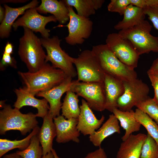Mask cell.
<instances>
[{
    "label": "cell",
    "mask_w": 158,
    "mask_h": 158,
    "mask_svg": "<svg viewBox=\"0 0 158 158\" xmlns=\"http://www.w3.org/2000/svg\"><path fill=\"white\" fill-rule=\"evenodd\" d=\"M18 73L25 85L24 87L34 95L51 89L68 77L62 70L47 63L36 72L18 71Z\"/></svg>",
    "instance_id": "1"
},
{
    "label": "cell",
    "mask_w": 158,
    "mask_h": 158,
    "mask_svg": "<svg viewBox=\"0 0 158 158\" xmlns=\"http://www.w3.org/2000/svg\"><path fill=\"white\" fill-rule=\"evenodd\" d=\"M24 34L20 39L18 54L28 72L37 71L45 63L46 56L40 39L30 29L23 27Z\"/></svg>",
    "instance_id": "2"
},
{
    "label": "cell",
    "mask_w": 158,
    "mask_h": 158,
    "mask_svg": "<svg viewBox=\"0 0 158 158\" xmlns=\"http://www.w3.org/2000/svg\"><path fill=\"white\" fill-rule=\"evenodd\" d=\"M0 106L3 108L0 111V135H4L10 130H16L25 135L38 126L36 114H23L19 110L5 104L4 101H1Z\"/></svg>",
    "instance_id": "3"
},
{
    "label": "cell",
    "mask_w": 158,
    "mask_h": 158,
    "mask_svg": "<svg viewBox=\"0 0 158 158\" xmlns=\"http://www.w3.org/2000/svg\"><path fill=\"white\" fill-rule=\"evenodd\" d=\"M92 50L105 73L123 82L131 81L137 78L134 70L130 69L121 62L106 44L94 46Z\"/></svg>",
    "instance_id": "4"
},
{
    "label": "cell",
    "mask_w": 158,
    "mask_h": 158,
    "mask_svg": "<svg viewBox=\"0 0 158 158\" xmlns=\"http://www.w3.org/2000/svg\"><path fill=\"white\" fill-rule=\"evenodd\" d=\"M152 25L144 20L136 25L118 33L123 38L128 40L140 55L151 51L158 52V37L152 35Z\"/></svg>",
    "instance_id": "5"
},
{
    "label": "cell",
    "mask_w": 158,
    "mask_h": 158,
    "mask_svg": "<svg viewBox=\"0 0 158 158\" xmlns=\"http://www.w3.org/2000/svg\"><path fill=\"white\" fill-rule=\"evenodd\" d=\"M42 47L46 49L45 63L50 61L54 68L63 71L68 76L72 78L77 75L73 66V58L70 56L60 46L61 40L57 36L40 38Z\"/></svg>",
    "instance_id": "6"
},
{
    "label": "cell",
    "mask_w": 158,
    "mask_h": 158,
    "mask_svg": "<svg viewBox=\"0 0 158 158\" xmlns=\"http://www.w3.org/2000/svg\"><path fill=\"white\" fill-rule=\"evenodd\" d=\"M79 81L104 82L105 73L92 50L83 51L76 58H73Z\"/></svg>",
    "instance_id": "7"
},
{
    "label": "cell",
    "mask_w": 158,
    "mask_h": 158,
    "mask_svg": "<svg viewBox=\"0 0 158 158\" xmlns=\"http://www.w3.org/2000/svg\"><path fill=\"white\" fill-rule=\"evenodd\" d=\"M70 90L83 98L92 110H105L106 95L104 82H85L72 80Z\"/></svg>",
    "instance_id": "8"
},
{
    "label": "cell",
    "mask_w": 158,
    "mask_h": 158,
    "mask_svg": "<svg viewBox=\"0 0 158 158\" xmlns=\"http://www.w3.org/2000/svg\"><path fill=\"white\" fill-rule=\"evenodd\" d=\"M69 22L66 25H59L57 27H66L68 34L65 38L66 42L71 45L82 44L85 39L90 36L93 23L89 18L79 16L74 11L73 7L68 6Z\"/></svg>",
    "instance_id": "9"
},
{
    "label": "cell",
    "mask_w": 158,
    "mask_h": 158,
    "mask_svg": "<svg viewBox=\"0 0 158 158\" xmlns=\"http://www.w3.org/2000/svg\"><path fill=\"white\" fill-rule=\"evenodd\" d=\"M105 42L122 63L132 70L137 67L140 55L128 40L118 33H113L107 35Z\"/></svg>",
    "instance_id": "10"
},
{
    "label": "cell",
    "mask_w": 158,
    "mask_h": 158,
    "mask_svg": "<svg viewBox=\"0 0 158 158\" xmlns=\"http://www.w3.org/2000/svg\"><path fill=\"white\" fill-rule=\"evenodd\" d=\"M124 92L117 101L118 108L123 111H129L149 96L150 88L141 80L137 78L128 82H123Z\"/></svg>",
    "instance_id": "11"
},
{
    "label": "cell",
    "mask_w": 158,
    "mask_h": 158,
    "mask_svg": "<svg viewBox=\"0 0 158 158\" xmlns=\"http://www.w3.org/2000/svg\"><path fill=\"white\" fill-rule=\"evenodd\" d=\"M36 8L27 10L21 17L15 21L12 27L15 30L19 26L27 28L33 32H39L43 38H48L50 30L46 29L45 26L48 23L56 22L57 20L53 15L45 16L41 15Z\"/></svg>",
    "instance_id": "12"
},
{
    "label": "cell",
    "mask_w": 158,
    "mask_h": 158,
    "mask_svg": "<svg viewBox=\"0 0 158 158\" xmlns=\"http://www.w3.org/2000/svg\"><path fill=\"white\" fill-rule=\"evenodd\" d=\"M56 130V141L58 143H65L70 141L79 143L80 133L77 125L78 118L66 119L59 115L53 118Z\"/></svg>",
    "instance_id": "13"
},
{
    "label": "cell",
    "mask_w": 158,
    "mask_h": 158,
    "mask_svg": "<svg viewBox=\"0 0 158 158\" xmlns=\"http://www.w3.org/2000/svg\"><path fill=\"white\" fill-rule=\"evenodd\" d=\"M72 78L68 76L61 83L51 89L40 92L36 95L44 97L49 104L48 114L53 118L60 115L62 105L61 98L63 94L70 89Z\"/></svg>",
    "instance_id": "14"
},
{
    "label": "cell",
    "mask_w": 158,
    "mask_h": 158,
    "mask_svg": "<svg viewBox=\"0 0 158 158\" xmlns=\"http://www.w3.org/2000/svg\"><path fill=\"white\" fill-rule=\"evenodd\" d=\"M80 107V112L78 118V129L84 136L92 135L100 128L104 120L105 117L102 115L100 119L97 118L84 99L81 100Z\"/></svg>",
    "instance_id": "15"
},
{
    "label": "cell",
    "mask_w": 158,
    "mask_h": 158,
    "mask_svg": "<svg viewBox=\"0 0 158 158\" xmlns=\"http://www.w3.org/2000/svg\"><path fill=\"white\" fill-rule=\"evenodd\" d=\"M14 91L17 96L16 100L13 105L15 108L20 110L24 106H32L37 110L36 116L43 118L48 114L49 106L45 99L36 98L35 95L28 92L24 87L16 89Z\"/></svg>",
    "instance_id": "16"
},
{
    "label": "cell",
    "mask_w": 158,
    "mask_h": 158,
    "mask_svg": "<svg viewBox=\"0 0 158 158\" xmlns=\"http://www.w3.org/2000/svg\"><path fill=\"white\" fill-rule=\"evenodd\" d=\"M104 83L106 95L105 109L112 113L114 109L118 108V100L124 92L123 82L105 73Z\"/></svg>",
    "instance_id": "17"
},
{
    "label": "cell",
    "mask_w": 158,
    "mask_h": 158,
    "mask_svg": "<svg viewBox=\"0 0 158 158\" xmlns=\"http://www.w3.org/2000/svg\"><path fill=\"white\" fill-rule=\"evenodd\" d=\"M147 137V135L143 133L131 134L121 144L116 158H140Z\"/></svg>",
    "instance_id": "18"
},
{
    "label": "cell",
    "mask_w": 158,
    "mask_h": 158,
    "mask_svg": "<svg viewBox=\"0 0 158 158\" xmlns=\"http://www.w3.org/2000/svg\"><path fill=\"white\" fill-rule=\"evenodd\" d=\"M39 3L37 0H33L29 3L20 7L12 8L6 4L4 5L5 15L0 25V37L1 38L8 37L10 35L12 25L15 20L20 15L25 13L29 9L36 8Z\"/></svg>",
    "instance_id": "19"
},
{
    "label": "cell",
    "mask_w": 158,
    "mask_h": 158,
    "mask_svg": "<svg viewBox=\"0 0 158 158\" xmlns=\"http://www.w3.org/2000/svg\"><path fill=\"white\" fill-rule=\"evenodd\" d=\"M36 8L40 13L53 14L60 25H63L69 20L68 8L62 0H42L41 4Z\"/></svg>",
    "instance_id": "20"
},
{
    "label": "cell",
    "mask_w": 158,
    "mask_h": 158,
    "mask_svg": "<svg viewBox=\"0 0 158 158\" xmlns=\"http://www.w3.org/2000/svg\"><path fill=\"white\" fill-rule=\"evenodd\" d=\"M42 126L38 133V138L42 149V156L51 152L53 142L56 136L53 118L48 113L43 118Z\"/></svg>",
    "instance_id": "21"
},
{
    "label": "cell",
    "mask_w": 158,
    "mask_h": 158,
    "mask_svg": "<svg viewBox=\"0 0 158 158\" xmlns=\"http://www.w3.org/2000/svg\"><path fill=\"white\" fill-rule=\"evenodd\" d=\"M115 133H120V127L118 119L112 114L97 130L89 135V139L94 145L99 147L105 139Z\"/></svg>",
    "instance_id": "22"
},
{
    "label": "cell",
    "mask_w": 158,
    "mask_h": 158,
    "mask_svg": "<svg viewBox=\"0 0 158 158\" xmlns=\"http://www.w3.org/2000/svg\"><path fill=\"white\" fill-rule=\"evenodd\" d=\"M113 114L120 123L121 127L125 130L124 134L121 138L122 141L125 140L133 133L138 131L141 125L136 119L134 111H123L118 108L114 109Z\"/></svg>",
    "instance_id": "23"
},
{
    "label": "cell",
    "mask_w": 158,
    "mask_h": 158,
    "mask_svg": "<svg viewBox=\"0 0 158 158\" xmlns=\"http://www.w3.org/2000/svg\"><path fill=\"white\" fill-rule=\"evenodd\" d=\"M123 16L122 20L114 26L116 30H121L131 28L145 20L146 15L143 8L130 4L126 8Z\"/></svg>",
    "instance_id": "24"
},
{
    "label": "cell",
    "mask_w": 158,
    "mask_h": 158,
    "mask_svg": "<svg viewBox=\"0 0 158 158\" xmlns=\"http://www.w3.org/2000/svg\"><path fill=\"white\" fill-rule=\"evenodd\" d=\"M66 6H71L76 9L77 14L82 17L88 18L95 13V10L100 8L104 0H63Z\"/></svg>",
    "instance_id": "25"
},
{
    "label": "cell",
    "mask_w": 158,
    "mask_h": 158,
    "mask_svg": "<svg viewBox=\"0 0 158 158\" xmlns=\"http://www.w3.org/2000/svg\"><path fill=\"white\" fill-rule=\"evenodd\" d=\"M66 93L61 108V115L66 119L78 118L80 112L78 96L70 90Z\"/></svg>",
    "instance_id": "26"
},
{
    "label": "cell",
    "mask_w": 158,
    "mask_h": 158,
    "mask_svg": "<svg viewBox=\"0 0 158 158\" xmlns=\"http://www.w3.org/2000/svg\"><path fill=\"white\" fill-rule=\"evenodd\" d=\"M37 126L27 136L20 140H11L6 139H0V157L4 156L10 150L15 148H18L20 151L25 149L30 144L31 138L37 134L40 130Z\"/></svg>",
    "instance_id": "27"
},
{
    "label": "cell",
    "mask_w": 158,
    "mask_h": 158,
    "mask_svg": "<svg viewBox=\"0 0 158 158\" xmlns=\"http://www.w3.org/2000/svg\"><path fill=\"white\" fill-rule=\"evenodd\" d=\"M136 120L147 130V133L158 144V125L147 114L141 109L137 108L134 111Z\"/></svg>",
    "instance_id": "28"
},
{
    "label": "cell",
    "mask_w": 158,
    "mask_h": 158,
    "mask_svg": "<svg viewBox=\"0 0 158 158\" xmlns=\"http://www.w3.org/2000/svg\"><path fill=\"white\" fill-rule=\"evenodd\" d=\"M38 133L31 138L30 145L25 149L17 151L16 153L23 158H42V149L40 145Z\"/></svg>",
    "instance_id": "29"
},
{
    "label": "cell",
    "mask_w": 158,
    "mask_h": 158,
    "mask_svg": "<svg viewBox=\"0 0 158 158\" xmlns=\"http://www.w3.org/2000/svg\"><path fill=\"white\" fill-rule=\"evenodd\" d=\"M141 158H158V144L148 133L142 146Z\"/></svg>",
    "instance_id": "30"
},
{
    "label": "cell",
    "mask_w": 158,
    "mask_h": 158,
    "mask_svg": "<svg viewBox=\"0 0 158 158\" xmlns=\"http://www.w3.org/2000/svg\"><path fill=\"white\" fill-rule=\"evenodd\" d=\"M136 107L154 120L158 125V105L149 97L145 100L138 104Z\"/></svg>",
    "instance_id": "31"
},
{
    "label": "cell",
    "mask_w": 158,
    "mask_h": 158,
    "mask_svg": "<svg viewBox=\"0 0 158 158\" xmlns=\"http://www.w3.org/2000/svg\"><path fill=\"white\" fill-rule=\"evenodd\" d=\"M130 4V0H111L107 8L109 12L117 13L123 16L126 8Z\"/></svg>",
    "instance_id": "32"
},
{
    "label": "cell",
    "mask_w": 158,
    "mask_h": 158,
    "mask_svg": "<svg viewBox=\"0 0 158 158\" xmlns=\"http://www.w3.org/2000/svg\"><path fill=\"white\" fill-rule=\"evenodd\" d=\"M145 15L148 16L154 27L158 31V6L146 7L143 8Z\"/></svg>",
    "instance_id": "33"
},
{
    "label": "cell",
    "mask_w": 158,
    "mask_h": 158,
    "mask_svg": "<svg viewBox=\"0 0 158 158\" xmlns=\"http://www.w3.org/2000/svg\"><path fill=\"white\" fill-rule=\"evenodd\" d=\"M10 66L14 68H17L16 62L11 55L3 53L0 63V69L3 70L6 67Z\"/></svg>",
    "instance_id": "34"
},
{
    "label": "cell",
    "mask_w": 158,
    "mask_h": 158,
    "mask_svg": "<svg viewBox=\"0 0 158 158\" xmlns=\"http://www.w3.org/2000/svg\"><path fill=\"white\" fill-rule=\"evenodd\" d=\"M130 4L143 8L158 6V0H130Z\"/></svg>",
    "instance_id": "35"
},
{
    "label": "cell",
    "mask_w": 158,
    "mask_h": 158,
    "mask_svg": "<svg viewBox=\"0 0 158 158\" xmlns=\"http://www.w3.org/2000/svg\"><path fill=\"white\" fill-rule=\"evenodd\" d=\"M147 75L154 89V95L152 98L158 105V75L152 74Z\"/></svg>",
    "instance_id": "36"
},
{
    "label": "cell",
    "mask_w": 158,
    "mask_h": 158,
    "mask_svg": "<svg viewBox=\"0 0 158 158\" xmlns=\"http://www.w3.org/2000/svg\"><path fill=\"white\" fill-rule=\"evenodd\" d=\"M84 158H108L104 149L101 147L98 149L88 153Z\"/></svg>",
    "instance_id": "37"
},
{
    "label": "cell",
    "mask_w": 158,
    "mask_h": 158,
    "mask_svg": "<svg viewBox=\"0 0 158 158\" xmlns=\"http://www.w3.org/2000/svg\"><path fill=\"white\" fill-rule=\"evenodd\" d=\"M147 75H158V57L153 61L150 68L147 71Z\"/></svg>",
    "instance_id": "38"
},
{
    "label": "cell",
    "mask_w": 158,
    "mask_h": 158,
    "mask_svg": "<svg viewBox=\"0 0 158 158\" xmlns=\"http://www.w3.org/2000/svg\"><path fill=\"white\" fill-rule=\"evenodd\" d=\"M3 51V53L8 54L11 55L12 54L13 52V46L12 44L8 42L6 44Z\"/></svg>",
    "instance_id": "39"
},
{
    "label": "cell",
    "mask_w": 158,
    "mask_h": 158,
    "mask_svg": "<svg viewBox=\"0 0 158 158\" xmlns=\"http://www.w3.org/2000/svg\"><path fill=\"white\" fill-rule=\"evenodd\" d=\"M27 0H1L0 3L3 4L8 3H25L27 1Z\"/></svg>",
    "instance_id": "40"
},
{
    "label": "cell",
    "mask_w": 158,
    "mask_h": 158,
    "mask_svg": "<svg viewBox=\"0 0 158 158\" xmlns=\"http://www.w3.org/2000/svg\"><path fill=\"white\" fill-rule=\"evenodd\" d=\"M3 158H23L17 154L16 152L4 155Z\"/></svg>",
    "instance_id": "41"
},
{
    "label": "cell",
    "mask_w": 158,
    "mask_h": 158,
    "mask_svg": "<svg viewBox=\"0 0 158 158\" xmlns=\"http://www.w3.org/2000/svg\"><path fill=\"white\" fill-rule=\"evenodd\" d=\"M5 15V10L4 8L0 6V22L1 23L4 19Z\"/></svg>",
    "instance_id": "42"
},
{
    "label": "cell",
    "mask_w": 158,
    "mask_h": 158,
    "mask_svg": "<svg viewBox=\"0 0 158 158\" xmlns=\"http://www.w3.org/2000/svg\"><path fill=\"white\" fill-rule=\"evenodd\" d=\"M54 155L52 152H51L44 156H42V158H54Z\"/></svg>",
    "instance_id": "43"
},
{
    "label": "cell",
    "mask_w": 158,
    "mask_h": 158,
    "mask_svg": "<svg viewBox=\"0 0 158 158\" xmlns=\"http://www.w3.org/2000/svg\"><path fill=\"white\" fill-rule=\"evenodd\" d=\"M51 152H52L54 155V158H60L58 155L55 150L54 149H53L52 150Z\"/></svg>",
    "instance_id": "44"
}]
</instances>
